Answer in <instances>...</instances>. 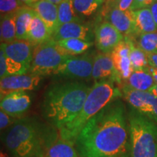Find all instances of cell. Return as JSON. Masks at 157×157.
<instances>
[{
	"label": "cell",
	"mask_w": 157,
	"mask_h": 157,
	"mask_svg": "<svg viewBox=\"0 0 157 157\" xmlns=\"http://www.w3.org/2000/svg\"><path fill=\"white\" fill-rule=\"evenodd\" d=\"M79 157H131L125 107L119 98L92 118L74 142Z\"/></svg>",
	"instance_id": "cell-1"
},
{
	"label": "cell",
	"mask_w": 157,
	"mask_h": 157,
	"mask_svg": "<svg viewBox=\"0 0 157 157\" xmlns=\"http://www.w3.org/2000/svg\"><path fill=\"white\" fill-rule=\"evenodd\" d=\"M90 89L78 82L52 84L43 98V117L58 129H61L79 113Z\"/></svg>",
	"instance_id": "cell-2"
},
{
	"label": "cell",
	"mask_w": 157,
	"mask_h": 157,
	"mask_svg": "<svg viewBox=\"0 0 157 157\" xmlns=\"http://www.w3.org/2000/svg\"><path fill=\"white\" fill-rule=\"evenodd\" d=\"M121 95L122 93L115 87L111 79L96 82L90 89L79 113L73 120L59 129L60 137L74 143L76 137L88 121L108 104Z\"/></svg>",
	"instance_id": "cell-3"
},
{
	"label": "cell",
	"mask_w": 157,
	"mask_h": 157,
	"mask_svg": "<svg viewBox=\"0 0 157 157\" xmlns=\"http://www.w3.org/2000/svg\"><path fill=\"white\" fill-rule=\"evenodd\" d=\"M5 146L13 157H44V134L36 121L17 120L6 133Z\"/></svg>",
	"instance_id": "cell-4"
},
{
	"label": "cell",
	"mask_w": 157,
	"mask_h": 157,
	"mask_svg": "<svg viewBox=\"0 0 157 157\" xmlns=\"http://www.w3.org/2000/svg\"><path fill=\"white\" fill-rule=\"evenodd\" d=\"M131 157H157V125L138 111L127 118Z\"/></svg>",
	"instance_id": "cell-5"
},
{
	"label": "cell",
	"mask_w": 157,
	"mask_h": 157,
	"mask_svg": "<svg viewBox=\"0 0 157 157\" xmlns=\"http://www.w3.org/2000/svg\"><path fill=\"white\" fill-rule=\"evenodd\" d=\"M69 55L53 39L34 47L29 73L36 76L54 74Z\"/></svg>",
	"instance_id": "cell-6"
},
{
	"label": "cell",
	"mask_w": 157,
	"mask_h": 157,
	"mask_svg": "<svg viewBox=\"0 0 157 157\" xmlns=\"http://www.w3.org/2000/svg\"><path fill=\"white\" fill-rule=\"evenodd\" d=\"M122 94L135 110L157 122V96L150 92L132 89L127 84L122 87Z\"/></svg>",
	"instance_id": "cell-7"
},
{
	"label": "cell",
	"mask_w": 157,
	"mask_h": 157,
	"mask_svg": "<svg viewBox=\"0 0 157 157\" xmlns=\"http://www.w3.org/2000/svg\"><path fill=\"white\" fill-rule=\"evenodd\" d=\"M94 58L90 55L80 57L71 56L59 66L55 75L63 77L88 79L92 77Z\"/></svg>",
	"instance_id": "cell-8"
},
{
	"label": "cell",
	"mask_w": 157,
	"mask_h": 157,
	"mask_svg": "<svg viewBox=\"0 0 157 157\" xmlns=\"http://www.w3.org/2000/svg\"><path fill=\"white\" fill-rule=\"evenodd\" d=\"M133 42L130 37H124L111 52L117 75V82L127 80L132 73L133 68L129 59V52Z\"/></svg>",
	"instance_id": "cell-9"
},
{
	"label": "cell",
	"mask_w": 157,
	"mask_h": 157,
	"mask_svg": "<svg viewBox=\"0 0 157 157\" xmlns=\"http://www.w3.org/2000/svg\"><path fill=\"white\" fill-rule=\"evenodd\" d=\"M42 80V76L33 74L8 76L1 78V98L15 91H28L36 90Z\"/></svg>",
	"instance_id": "cell-10"
},
{
	"label": "cell",
	"mask_w": 157,
	"mask_h": 157,
	"mask_svg": "<svg viewBox=\"0 0 157 157\" xmlns=\"http://www.w3.org/2000/svg\"><path fill=\"white\" fill-rule=\"evenodd\" d=\"M124 39V35L109 22L102 23L96 29V46L103 53H111Z\"/></svg>",
	"instance_id": "cell-11"
},
{
	"label": "cell",
	"mask_w": 157,
	"mask_h": 157,
	"mask_svg": "<svg viewBox=\"0 0 157 157\" xmlns=\"http://www.w3.org/2000/svg\"><path fill=\"white\" fill-rule=\"evenodd\" d=\"M31 105V97L26 91H15L1 98V110L14 118L27 111Z\"/></svg>",
	"instance_id": "cell-12"
},
{
	"label": "cell",
	"mask_w": 157,
	"mask_h": 157,
	"mask_svg": "<svg viewBox=\"0 0 157 157\" xmlns=\"http://www.w3.org/2000/svg\"><path fill=\"white\" fill-rule=\"evenodd\" d=\"M6 57L21 63L30 69L34 46L28 40L16 39L12 42L1 43Z\"/></svg>",
	"instance_id": "cell-13"
},
{
	"label": "cell",
	"mask_w": 157,
	"mask_h": 157,
	"mask_svg": "<svg viewBox=\"0 0 157 157\" xmlns=\"http://www.w3.org/2000/svg\"><path fill=\"white\" fill-rule=\"evenodd\" d=\"M106 22L113 25L124 37H129L134 35L135 15L132 10H121L113 7L105 17Z\"/></svg>",
	"instance_id": "cell-14"
},
{
	"label": "cell",
	"mask_w": 157,
	"mask_h": 157,
	"mask_svg": "<svg viewBox=\"0 0 157 157\" xmlns=\"http://www.w3.org/2000/svg\"><path fill=\"white\" fill-rule=\"evenodd\" d=\"M56 42L68 39H80L90 42L93 39L90 27L78 22H71L60 25L52 35Z\"/></svg>",
	"instance_id": "cell-15"
},
{
	"label": "cell",
	"mask_w": 157,
	"mask_h": 157,
	"mask_svg": "<svg viewBox=\"0 0 157 157\" xmlns=\"http://www.w3.org/2000/svg\"><path fill=\"white\" fill-rule=\"evenodd\" d=\"M47 25L52 35L59 26L58 5L49 0H40L30 6Z\"/></svg>",
	"instance_id": "cell-16"
},
{
	"label": "cell",
	"mask_w": 157,
	"mask_h": 157,
	"mask_svg": "<svg viewBox=\"0 0 157 157\" xmlns=\"http://www.w3.org/2000/svg\"><path fill=\"white\" fill-rule=\"evenodd\" d=\"M92 78L95 81L110 78L113 82H117L114 65L111 53H100L94 58Z\"/></svg>",
	"instance_id": "cell-17"
},
{
	"label": "cell",
	"mask_w": 157,
	"mask_h": 157,
	"mask_svg": "<svg viewBox=\"0 0 157 157\" xmlns=\"http://www.w3.org/2000/svg\"><path fill=\"white\" fill-rule=\"evenodd\" d=\"M52 38V34L41 17L35 13L28 31V38L34 47L42 44Z\"/></svg>",
	"instance_id": "cell-18"
},
{
	"label": "cell",
	"mask_w": 157,
	"mask_h": 157,
	"mask_svg": "<svg viewBox=\"0 0 157 157\" xmlns=\"http://www.w3.org/2000/svg\"><path fill=\"white\" fill-rule=\"evenodd\" d=\"M74 146L73 142L60 137L47 146L44 157H78Z\"/></svg>",
	"instance_id": "cell-19"
},
{
	"label": "cell",
	"mask_w": 157,
	"mask_h": 157,
	"mask_svg": "<svg viewBox=\"0 0 157 157\" xmlns=\"http://www.w3.org/2000/svg\"><path fill=\"white\" fill-rule=\"evenodd\" d=\"M135 23L134 35H140L157 31V27L150 8L135 11Z\"/></svg>",
	"instance_id": "cell-20"
},
{
	"label": "cell",
	"mask_w": 157,
	"mask_h": 157,
	"mask_svg": "<svg viewBox=\"0 0 157 157\" xmlns=\"http://www.w3.org/2000/svg\"><path fill=\"white\" fill-rule=\"evenodd\" d=\"M127 85L132 89L140 91L149 92L156 84L151 74L146 68L135 70L127 79Z\"/></svg>",
	"instance_id": "cell-21"
},
{
	"label": "cell",
	"mask_w": 157,
	"mask_h": 157,
	"mask_svg": "<svg viewBox=\"0 0 157 157\" xmlns=\"http://www.w3.org/2000/svg\"><path fill=\"white\" fill-rule=\"evenodd\" d=\"M34 15L35 11L29 6H24L15 12L16 39L27 40L29 25Z\"/></svg>",
	"instance_id": "cell-22"
},
{
	"label": "cell",
	"mask_w": 157,
	"mask_h": 157,
	"mask_svg": "<svg viewBox=\"0 0 157 157\" xmlns=\"http://www.w3.org/2000/svg\"><path fill=\"white\" fill-rule=\"evenodd\" d=\"M0 37L1 43H9L16 40L15 13L1 15Z\"/></svg>",
	"instance_id": "cell-23"
},
{
	"label": "cell",
	"mask_w": 157,
	"mask_h": 157,
	"mask_svg": "<svg viewBox=\"0 0 157 157\" xmlns=\"http://www.w3.org/2000/svg\"><path fill=\"white\" fill-rule=\"evenodd\" d=\"M57 42L59 46L63 48L71 56L84 53L93 44L92 42H88L80 39H63Z\"/></svg>",
	"instance_id": "cell-24"
},
{
	"label": "cell",
	"mask_w": 157,
	"mask_h": 157,
	"mask_svg": "<svg viewBox=\"0 0 157 157\" xmlns=\"http://www.w3.org/2000/svg\"><path fill=\"white\" fill-rule=\"evenodd\" d=\"M58 24L78 22L79 23V17L74 9L73 0H63L58 5Z\"/></svg>",
	"instance_id": "cell-25"
},
{
	"label": "cell",
	"mask_w": 157,
	"mask_h": 157,
	"mask_svg": "<svg viewBox=\"0 0 157 157\" xmlns=\"http://www.w3.org/2000/svg\"><path fill=\"white\" fill-rule=\"evenodd\" d=\"M104 0H73L76 13L82 16H90L102 5Z\"/></svg>",
	"instance_id": "cell-26"
},
{
	"label": "cell",
	"mask_w": 157,
	"mask_h": 157,
	"mask_svg": "<svg viewBox=\"0 0 157 157\" xmlns=\"http://www.w3.org/2000/svg\"><path fill=\"white\" fill-rule=\"evenodd\" d=\"M129 59L133 71L141 70L148 66L147 53L133 43L129 52Z\"/></svg>",
	"instance_id": "cell-27"
},
{
	"label": "cell",
	"mask_w": 157,
	"mask_h": 157,
	"mask_svg": "<svg viewBox=\"0 0 157 157\" xmlns=\"http://www.w3.org/2000/svg\"><path fill=\"white\" fill-rule=\"evenodd\" d=\"M137 47L146 53L157 52V31L140 35Z\"/></svg>",
	"instance_id": "cell-28"
},
{
	"label": "cell",
	"mask_w": 157,
	"mask_h": 157,
	"mask_svg": "<svg viewBox=\"0 0 157 157\" xmlns=\"http://www.w3.org/2000/svg\"><path fill=\"white\" fill-rule=\"evenodd\" d=\"M6 63H7V74L8 76L21 75L26 74L29 71V68L21 63L15 61L13 59L6 57Z\"/></svg>",
	"instance_id": "cell-29"
},
{
	"label": "cell",
	"mask_w": 157,
	"mask_h": 157,
	"mask_svg": "<svg viewBox=\"0 0 157 157\" xmlns=\"http://www.w3.org/2000/svg\"><path fill=\"white\" fill-rule=\"evenodd\" d=\"M24 6L20 0H0L1 15L15 13L17 10Z\"/></svg>",
	"instance_id": "cell-30"
},
{
	"label": "cell",
	"mask_w": 157,
	"mask_h": 157,
	"mask_svg": "<svg viewBox=\"0 0 157 157\" xmlns=\"http://www.w3.org/2000/svg\"><path fill=\"white\" fill-rule=\"evenodd\" d=\"M16 121V118L11 117L10 115L7 114V113L1 110L0 111V128L1 129L7 128L11 124H14Z\"/></svg>",
	"instance_id": "cell-31"
},
{
	"label": "cell",
	"mask_w": 157,
	"mask_h": 157,
	"mask_svg": "<svg viewBox=\"0 0 157 157\" xmlns=\"http://www.w3.org/2000/svg\"><path fill=\"white\" fill-rule=\"evenodd\" d=\"M157 0H134L130 10L136 11L143 8H149Z\"/></svg>",
	"instance_id": "cell-32"
},
{
	"label": "cell",
	"mask_w": 157,
	"mask_h": 157,
	"mask_svg": "<svg viewBox=\"0 0 157 157\" xmlns=\"http://www.w3.org/2000/svg\"><path fill=\"white\" fill-rule=\"evenodd\" d=\"M7 76V63H6V56L4 49L0 48V77L2 78Z\"/></svg>",
	"instance_id": "cell-33"
},
{
	"label": "cell",
	"mask_w": 157,
	"mask_h": 157,
	"mask_svg": "<svg viewBox=\"0 0 157 157\" xmlns=\"http://www.w3.org/2000/svg\"><path fill=\"white\" fill-rule=\"evenodd\" d=\"M134 0H116L115 7L121 10H130Z\"/></svg>",
	"instance_id": "cell-34"
},
{
	"label": "cell",
	"mask_w": 157,
	"mask_h": 157,
	"mask_svg": "<svg viewBox=\"0 0 157 157\" xmlns=\"http://www.w3.org/2000/svg\"><path fill=\"white\" fill-rule=\"evenodd\" d=\"M147 58H148L149 66L157 68V52L147 53Z\"/></svg>",
	"instance_id": "cell-35"
},
{
	"label": "cell",
	"mask_w": 157,
	"mask_h": 157,
	"mask_svg": "<svg viewBox=\"0 0 157 157\" xmlns=\"http://www.w3.org/2000/svg\"><path fill=\"white\" fill-rule=\"evenodd\" d=\"M149 8L151 9V11L153 17H154V21H155V23H156V25L157 27V1L156 2H154V4H153V5L151 6Z\"/></svg>",
	"instance_id": "cell-36"
},
{
	"label": "cell",
	"mask_w": 157,
	"mask_h": 157,
	"mask_svg": "<svg viewBox=\"0 0 157 157\" xmlns=\"http://www.w3.org/2000/svg\"><path fill=\"white\" fill-rule=\"evenodd\" d=\"M146 69L148 70L149 73L151 74L153 78H154L155 82H156V83L157 84V68L152 67V66H148L146 67Z\"/></svg>",
	"instance_id": "cell-37"
},
{
	"label": "cell",
	"mask_w": 157,
	"mask_h": 157,
	"mask_svg": "<svg viewBox=\"0 0 157 157\" xmlns=\"http://www.w3.org/2000/svg\"><path fill=\"white\" fill-rule=\"evenodd\" d=\"M149 92H150V93H151L153 95L157 96V84H155V85L151 88V90Z\"/></svg>",
	"instance_id": "cell-38"
},
{
	"label": "cell",
	"mask_w": 157,
	"mask_h": 157,
	"mask_svg": "<svg viewBox=\"0 0 157 157\" xmlns=\"http://www.w3.org/2000/svg\"><path fill=\"white\" fill-rule=\"evenodd\" d=\"M20 1H21L25 6H29V7H30L31 4H32L31 0H20Z\"/></svg>",
	"instance_id": "cell-39"
},
{
	"label": "cell",
	"mask_w": 157,
	"mask_h": 157,
	"mask_svg": "<svg viewBox=\"0 0 157 157\" xmlns=\"http://www.w3.org/2000/svg\"><path fill=\"white\" fill-rule=\"evenodd\" d=\"M49 1L51 2H52V3L55 4V5H58L59 4H60V2H61L63 1V0H49Z\"/></svg>",
	"instance_id": "cell-40"
},
{
	"label": "cell",
	"mask_w": 157,
	"mask_h": 157,
	"mask_svg": "<svg viewBox=\"0 0 157 157\" xmlns=\"http://www.w3.org/2000/svg\"><path fill=\"white\" fill-rule=\"evenodd\" d=\"M0 157H7V156L6 155V154H5V153H3L2 151L1 153H0Z\"/></svg>",
	"instance_id": "cell-41"
},
{
	"label": "cell",
	"mask_w": 157,
	"mask_h": 157,
	"mask_svg": "<svg viewBox=\"0 0 157 157\" xmlns=\"http://www.w3.org/2000/svg\"><path fill=\"white\" fill-rule=\"evenodd\" d=\"M38 1H40V0H31V2L34 3V2H38Z\"/></svg>",
	"instance_id": "cell-42"
}]
</instances>
